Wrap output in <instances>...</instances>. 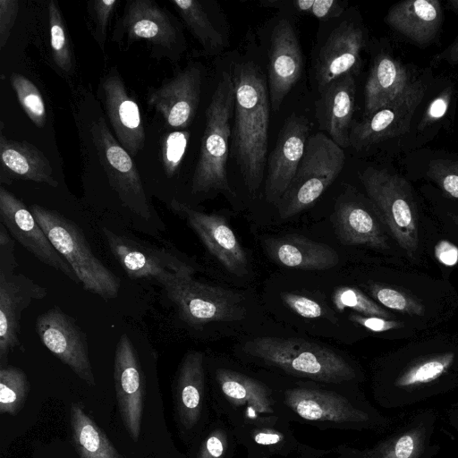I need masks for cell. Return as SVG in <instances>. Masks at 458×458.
<instances>
[{"label":"cell","mask_w":458,"mask_h":458,"mask_svg":"<svg viewBox=\"0 0 458 458\" xmlns=\"http://www.w3.org/2000/svg\"><path fill=\"white\" fill-rule=\"evenodd\" d=\"M117 3V0H97L91 3L95 21L94 37L102 50L105 47L108 22Z\"/></svg>","instance_id":"cell-48"},{"label":"cell","mask_w":458,"mask_h":458,"mask_svg":"<svg viewBox=\"0 0 458 458\" xmlns=\"http://www.w3.org/2000/svg\"><path fill=\"white\" fill-rule=\"evenodd\" d=\"M105 108L118 142L136 156L145 145V131L137 102L128 94L117 73L111 72L102 81Z\"/></svg>","instance_id":"cell-27"},{"label":"cell","mask_w":458,"mask_h":458,"mask_svg":"<svg viewBox=\"0 0 458 458\" xmlns=\"http://www.w3.org/2000/svg\"><path fill=\"white\" fill-rule=\"evenodd\" d=\"M42 344L88 385H96L85 333L75 319L55 306L36 320Z\"/></svg>","instance_id":"cell-16"},{"label":"cell","mask_w":458,"mask_h":458,"mask_svg":"<svg viewBox=\"0 0 458 458\" xmlns=\"http://www.w3.org/2000/svg\"><path fill=\"white\" fill-rule=\"evenodd\" d=\"M332 301L338 311L350 309L364 316H375L386 318H404L398 314L387 310L369 297L363 291L356 287H338L333 293Z\"/></svg>","instance_id":"cell-42"},{"label":"cell","mask_w":458,"mask_h":458,"mask_svg":"<svg viewBox=\"0 0 458 458\" xmlns=\"http://www.w3.org/2000/svg\"><path fill=\"white\" fill-rule=\"evenodd\" d=\"M47 10L53 60L64 72L70 73L73 70V57L64 21L56 2L50 1Z\"/></svg>","instance_id":"cell-43"},{"label":"cell","mask_w":458,"mask_h":458,"mask_svg":"<svg viewBox=\"0 0 458 458\" xmlns=\"http://www.w3.org/2000/svg\"><path fill=\"white\" fill-rule=\"evenodd\" d=\"M333 222L344 245L362 246L391 263L409 264L371 201L369 206L360 201L337 204Z\"/></svg>","instance_id":"cell-15"},{"label":"cell","mask_w":458,"mask_h":458,"mask_svg":"<svg viewBox=\"0 0 458 458\" xmlns=\"http://www.w3.org/2000/svg\"><path fill=\"white\" fill-rule=\"evenodd\" d=\"M192 458H233L239 445L232 427L216 417L198 434Z\"/></svg>","instance_id":"cell-37"},{"label":"cell","mask_w":458,"mask_h":458,"mask_svg":"<svg viewBox=\"0 0 458 458\" xmlns=\"http://www.w3.org/2000/svg\"><path fill=\"white\" fill-rule=\"evenodd\" d=\"M47 289L23 274L0 273V360L1 367L11 351L20 346L23 310L34 300H41Z\"/></svg>","instance_id":"cell-24"},{"label":"cell","mask_w":458,"mask_h":458,"mask_svg":"<svg viewBox=\"0 0 458 458\" xmlns=\"http://www.w3.org/2000/svg\"><path fill=\"white\" fill-rule=\"evenodd\" d=\"M321 93L319 107L325 130L342 148L350 147L355 109L354 74L349 73L335 80Z\"/></svg>","instance_id":"cell-31"},{"label":"cell","mask_w":458,"mask_h":458,"mask_svg":"<svg viewBox=\"0 0 458 458\" xmlns=\"http://www.w3.org/2000/svg\"><path fill=\"white\" fill-rule=\"evenodd\" d=\"M364 46V30L353 21L343 22L329 34L316 64V79L321 92L335 80L354 74Z\"/></svg>","instance_id":"cell-26"},{"label":"cell","mask_w":458,"mask_h":458,"mask_svg":"<svg viewBox=\"0 0 458 458\" xmlns=\"http://www.w3.org/2000/svg\"><path fill=\"white\" fill-rule=\"evenodd\" d=\"M14 241L5 226L0 223V273L16 272L18 263Z\"/></svg>","instance_id":"cell-50"},{"label":"cell","mask_w":458,"mask_h":458,"mask_svg":"<svg viewBox=\"0 0 458 458\" xmlns=\"http://www.w3.org/2000/svg\"><path fill=\"white\" fill-rule=\"evenodd\" d=\"M436 415L417 414L406 425L374 445L356 448L346 444L335 447V458H429L436 452L432 445Z\"/></svg>","instance_id":"cell-19"},{"label":"cell","mask_w":458,"mask_h":458,"mask_svg":"<svg viewBox=\"0 0 458 458\" xmlns=\"http://www.w3.org/2000/svg\"><path fill=\"white\" fill-rule=\"evenodd\" d=\"M268 257L276 263L301 270H326L339 262L331 246L297 234H286L265 241Z\"/></svg>","instance_id":"cell-29"},{"label":"cell","mask_w":458,"mask_h":458,"mask_svg":"<svg viewBox=\"0 0 458 458\" xmlns=\"http://www.w3.org/2000/svg\"><path fill=\"white\" fill-rule=\"evenodd\" d=\"M90 132L109 183L123 204L141 218L150 219L151 205L131 155L114 139L103 117L92 123Z\"/></svg>","instance_id":"cell-14"},{"label":"cell","mask_w":458,"mask_h":458,"mask_svg":"<svg viewBox=\"0 0 458 458\" xmlns=\"http://www.w3.org/2000/svg\"><path fill=\"white\" fill-rule=\"evenodd\" d=\"M330 452H331L330 450L317 449L315 447L310 446V445H305L301 442L297 453L299 454V458H324ZM247 458H271V457H266V456H261V455H258V454H248Z\"/></svg>","instance_id":"cell-53"},{"label":"cell","mask_w":458,"mask_h":458,"mask_svg":"<svg viewBox=\"0 0 458 458\" xmlns=\"http://www.w3.org/2000/svg\"><path fill=\"white\" fill-rule=\"evenodd\" d=\"M205 358L189 351L180 364L174 388L175 410L182 430L192 437L209 422Z\"/></svg>","instance_id":"cell-21"},{"label":"cell","mask_w":458,"mask_h":458,"mask_svg":"<svg viewBox=\"0 0 458 458\" xmlns=\"http://www.w3.org/2000/svg\"><path fill=\"white\" fill-rule=\"evenodd\" d=\"M385 22L394 31L422 48L437 39L444 22L438 0H406L392 5Z\"/></svg>","instance_id":"cell-28"},{"label":"cell","mask_w":458,"mask_h":458,"mask_svg":"<svg viewBox=\"0 0 458 458\" xmlns=\"http://www.w3.org/2000/svg\"><path fill=\"white\" fill-rule=\"evenodd\" d=\"M201 71L191 65L170 81L148 93V104L155 108L174 128L188 127L200 99Z\"/></svg>","instance_id":"cell-25"},{"label":"cell","mask_w":458,"mask_h":458,"mask_svg":"<svg viewBox=\"0 0 458 458\" xmlns=\"http://www.w3.org/2000/svg\"><path fill=\"white\" fill-rule=\"evenodd\" d=\"M432 215L458 241V201L444 197L431 185L423 190Z\"/></svg>","instance_id":"cell-45"},{"label":"cell","mask_w":458,"mask_h":458,"mask_svg":"<svg viewBox=\"0 0 458 458\" xmlns=\"http://www.w3.org/2000/svg\"><path fill=\"white\" fill-rule=\"evenodd\" d=\"M344 161V148L329 136L310 135L296 174L276 204L279 217L291 218L311 206L340 174Z\"/></svg>","instance_id":"cell-10"},{"label":"cell","mask_w":458,"mask_h":458,"mask_svg":"<svg viewBox=\"0 0 458 458\" xmlns=\"http://www.w3.org/2000/svg\"><path fill=\"white\" fill-rule=\"evenodd\" d=\"M281 299L290 310L302 318H318L323 315L320 304L306 296L284 293Z\"/></svg>","instance_id":"cell-49"},{"label":"cell","mask_w":458,"mask_h":458,"mask_svg":"<svg viewBox=\"0 0 458 458\" xmlns=\"http://www.w3.org/2000/svg\"><path fill=\"white\" fill-rule=\"evenodd\" d=\"M415 77L390 52L377 53L373 58L364 89L365 116L387 106Z\"/></svg>","instance_id":"cell-30"},{"label":"cell","mask_w":458,"mask_h":458,"mask_svg":"<svg viewBox=\"0 0 458 458\" xmlns=\"http://www.w3.org/2000/svg\"><path fill=\"white\" fill-rule=\"evenodd\" d=\"M366 294L387 310L415 324L423 333L437 330L458 311V292L410 264H391L363 284Z\"/></svg>","instance_id":"cell-3"},{"label":"cell","mask_w":458,"mask_h":458,"mask_svg":"<svg viewBox=\"0 0 458 458\" xmlns=\"http://www.w3.org/2000/svg\"><path fill=\"white\" fill-rule=\"evenodd\" d=\"M19 10L17 0H0V48L6 45Z\"/></svg>","instance_id":"cell-51"},{"label":"cell","mask_w":458,"mask_h":458,"mask_svg":"<svg viewBox=\"0 0 458 458\" xmlns=\"http://www.w3.org/2000/svg\"><path fill=\"white\" fill-rule=\"evenodd\" d=\"M0 222L12 237L40 262L63 273L76 284V274L55 249L31 211L15 195L0 187Z\"/></svg>","instance_id":"cell-17"},{"label":"cell","mask_w":458,"mask_h":458,"mask_svg":"<svg viewBox=\"0 0 458 458\" xmlns=\"http://www.w3.org/2000/svg\"><path fill=\"white\" fill-rule=\"evenodd\" d=\"M232 76L235 91L233 150L244 184L254 195L267 166L270 100L265 77L254 63L237 64Z\"/></svg>","instance_id":"cell-5"},{"label":"cell","mask_w":458,"mask_h":458,"mask_svg":"<svg viewBox=\"0 0 458 458\" xmlns=\"http://www.w3.org/2000/svg\"><path fill=\"white\" fill-rule=\"evenodd\" d=\"M170 206L187 221L207 250L226 270L236 276L249 274L247 254L225 217L196 210L176 199H173Z\"/></svg>","instance_id":"cell-18"},{"label":"cell","mask_w":458,"mask_h":458,"mask_svg":"<svg viewBox=\"0 0 458 458\" xmlns=\"http://www.w3.org/2000/svg\"><path fill=\"white\" fill-rule=\"evenodd\" d=\"M108 247L129 277L152 280L164 288L182 277H192L194 267L178 254L103 228Z\"/></svg>","instance_id":"cell-12"},{"label":"cell","mask_w":458,"mask_h":458,"mask_svg":"<svg viewBox=\"0 0 458 458\" xmlns=\"http://www.w3.org/2000/svg\"><path fill=\"white\" fill-rule=\"evenodd\" d=\"M445 6L458 14V0H447L445 2Z\"/></svg>","instance_id":"cell-55"},{"label":"cell","mask_w":458,"mask_h":458,"mask_svg":"<svg viewBox=\"0 0 458 458\" xmlns=\"http://www.w3.org/2000/svg\"><path fill=\"white\" fill-rule=\"evenodd\" d=\"M171 3L205 51L208 54H217L224 48L225 38L200 2L174 0Z\"/></svg>","instance_id":"cell-36"},{"label":"cell","mask_w":458,"mask_h":458,"mask_svg":"<svg viewBox=\"0 0 458 458\" xmlns=\"http://www.w3.org/2000/svg\"><path fill=\"white\" fill-rule=\"evenodd\" d=\"M114 382L121 419L131 438L137 442L144 407L143 374L136 350L125 334L115 348Z\"/></svg>","instance_id":"cell-22"},{"label":"cell","mask_w":458,"mask_h":458,"mask_svg":"<svg viewBox=\"0 0 458 458\" xmlns=\"http://www.w3.org/2000/svg\"><path fill=\"white\" fill-rule=\"evenodd\" d=\"M454 100L455 89L452 84L440 89L428 100L415 126L413 136L416 137L412 148L420 147L435 137L451 114V104Z\"/></svg>","instance_id":"cell-39"},{"label":"cell","mask_w":458,"mask_h":458,"mask_svg":"<svg viewBox=\"0 0 458 458\" xmlns=\"http://www.w3.org/2000/svg\"><path fill=\"white\" fill-rule=\"evenodd\" d=\"M190 133L187 131H174L164 137L161 147L163 167L167 177H172L184 156Z\"/></svg>","instance_id":"cell-46"},{"label":"cell","mask_w":458,"mask_h":458,"mask_svg":"<svg viewBox=\"0 0 458 458\" xmlns=\"http://www.w3.org/2000/svg\"><path fill=\"white\" fill-rule=\"evenodd\" d=\"M235 436L248 454L266 457H286L298 452L301 444L291 428V423L255 426Z\"/></svg>","instance_id":"cell-34"},{"label":"cell","mask_w":458,"mask_h":458,"mask_svg":"<svg viewBox=\"0 0 458 458\" xmlns=\"http://www.w3.org/2000/svg\"><path fill=\"white\" fill-rule=\"evenodd\" d=\"M163 289L181 318L192 326L240 320L246 312L241 294L192 277L179 278Z\"/></svg>","instance_id":"cell-13"},{"label":"cell","mask_w":458,"mask_h":458,"mask_svg":"<svg viewBox=\"0 0 458 458\" xmlns=\"http://www.w3.org/2000/svg\"><path fill=\"white\" fill-rule=\"evenodd\" d=\"M272 387L285 417L320 430H372L389 421L358 389L355 383H322L281 376L262 377Z\"/></svg>","instance_id":"cell-2"},{"label":"cell","mask_w":458,"mask_h":458,"mask_svg":"<svg viewBox=\"0 0 458 458\" xmlns=\"http://www.w3.org/2000/svg\"><path fill=\"white\" fill-rule=\"evenodd\" d=\"M293 4L300 13L321 20L338 17L344 10V3L337 0H295Z\"/></svg>","instance_id":"cell-47"},{"label":"cell","mask_w":458,"mask_h":458,"mask_svg":"<svg viewBox=\"0 0 458 458\" xmlns=\"http://www.w3.org/2000/svg\"><path fill=\"white\" fill-rule=\"evenodd\" d=\"M349 319L370 333L394 340H410L423 334L415 324L404 318H386L356 313L351 314Z\"/></svg>","instance_id":"cell-41"},{"label":"cell","mask_w":458,"mask_h":458,"mask_svg":"<svg viewBox=\"0 0 458 458\" xmlns=\"http://www.w3.org/2000/svg\"><path fill=\"white\" fill-rule=\"evenodd\" d=\"M302 70L303 56L295 30L288 20L282 19L272 30L268 63L269 100L274 111L279 110Z\"/></svg>","instance_id":"cell-23"},{"label":"cell","mask_w":458,"mask_h":458,"mask_svg":"<svg viewBox=\"0 0 458 458\" xmlns=\"http://www.w3.org/2000/svg\"><path fill=\"white\" fill-rule=\"evenodd\" d=\"M10 80L17 99L27 116L37 127L43 128L47 122L46 106L37 86L20 73H12Z\"/></svg>","instance_id":"cell-44"},{"label":"cell","mask_w":458,"mask_h":458,"mask_svg":"<svg viewBox=\"0 0 458 458\" xmlns=\"http://www.w3.org/2000/svg\"><path fill=\"white\" fill-rule=\"evenodd\" d=\"M441 62L452 66L458 64V35L448 47L432 57V63Z\"/></svg>","instance_id":"cell-52"},{"label":"cell","mask_w":458,"mask_h":458,"mask_svg":"<svg viewBox=\"0 0 458 458\" xmlns=\"http://www.w3.org/2000/svg\"><path fill=\"white\" fill-rule=\"evenodd\" d=\"M0 159L2 166L19 178L52 187L58 185L50 162L41 150L30 142L7 139L1 132Z\"/></svg>","instance_id":"cell-33"},{"label":"cell","mask_w":458,"mask_h":458,"mask_svg":"<svg viewBox=\"0 0 458 458\" xmlns=\"http://www.w3.org/2000/svg\"><path fill=\"white\" fill-rule=\"evenodd\" d=\"M70 423L80 458H123L104 431L78 403L71 405Z\"/></svg>","instance_id":"cell-35"},{"label":"cell","mask_w":458,"mask_h":458,"mask_svg":"<svg viewBox=\"0 0 458 458\" xmlns=\"http://www.w3.org/2000/svg\"><path fill=\"white\" fill-rule=\"evenodd\" d=\"M30 210L83 288L105 300L115 298L118 277L95 256L80 227L55 210L38 205H31Z\"/></svg>","instance_id":"cell-9"},{"label":"cell","mask_w":458,"mask_h":458,"mask_svg":"<svg viewBox=\"0 0 458 458\" xmlns=\"http://www.w3.org/2000/svg\"><path fill=\"white\" fill-rule=\"evenodd\" d=\"M123 25L131 41L146 39L171 48L177 39V30L170 17L150 0L129 2L124 10Z\"/></svg>","instance_id":"cell-32"},{"label":"cell","mask_w":458,"mask_h":458,"mask_svg":"<svg viewBox=\"0 0 458 458\" xmlns=\"http://www.w3.org/2000/svg\"><path fill=\"white\" fill-rule=\"evenodd\" d=\"M419 174L445 198L458 201V156L432 152L422 158Z\"/></svg>","instance_id":"cell-38"},{"label":"cell","mask_w":458,"mask_h":458,"mask_svg":"<svg viewBox=\"0 0 458 458\" xmlns=\"http://www.w3.org/2000/svg\"><path fill=\"white\" fill-rule=\"evenodd\" d=\"M431 81L428 72L415 77L387 106L353 123L350 131V146L358 151L367 150L408 134L417 112L426 100Z\"/></svg>","instance_id":"cell-11"},{"label":"cell","mask_w":458,"mask_h":458,"mask_svg":"<svg viewBox=\"0 0 458 458\" xmlns=\"http://www.w3.org/2000/svg\"><path fill=\"white\" fill-rule=\"evenodd\" d=\"M448 417L450 425L458 432V405L449 410Z\"/></svg>","instance_id":"cell-54"},{"label":"cell","mask_w":458,"mask_h":458,"mask_svg":"<svg viewBox=\"0 0 458 458\" xmlns=\"http://www.w3.org/2000/svg\"><path fill=\"white\" fill-rule=\"evenodd\" d=\"M30 391V382L24 371L13 366L0 369V411L15 415L23 406Z\"/></svg>","instance_id":"cell-40"},{"label":"cell","mask_w":458,"mask_h":458,"mask_svg":"<svg viewBox=\"0 0 458 458\" xmlns=\"http://www.w3.org/2000/svg\"><path fill=\"white\" fill-rule=\"evenodd\" d=\"M458 389V333L419 335L388 353L373 381L376 402L386 408L411 405Z\"/></svg>","instance_id":"cell-1"},{"label":"cell","mask_w":458,"mask_h":458,"mask_svg":"<svg viewBox=\"0 0 458 458\" xmlns=\"http://www.w3.org/2000/svg\"><path fill=\"white\" fill-rule=\"evenodd\" d=\"M309 122L292 114L281 128L267 165L265 196L267 202L276 204L291 184L304 154L309 138Z\"/></svg>","instance_id":"cell-20"},{"label":"cell","mask_w":458,"mask_h":458,"mask_svg":"<svg viewBox=\"0 0 458 458\" xmlns=\"http://www.w3.org/2000/svg\"><path fill=\"white\" fill-rule=\"evenodd\" d=\"M360 179L404 259L415 267L424 266L435 223L426 216L409 180L398 172L374 166L365 168Z\"/></svg>","instance_id":"cell-4"},{"label":"cell","mask_w":458,"mask_h":458,"mask_svg":"<svg viewBox=\"0 0 458 458\" xmlns=\"http://www.w3.org/2000/svg\"><path fill=\"white\" fill-rule=\"evenodd\" d=\"M211 378L213 410L235 435L255 426L291 423L262 377L222 365L213 369Z\"/></svg>","instance_id":"cell-7"},{"label":"cell","mask_w":458,"mask_h":458,"mask_svg":"<svg viewBox=\"0 0 458 458\" xmlns=\"http://www.w3.org/2000/svg\"><path fill=\"white\" fill-rule=\"evenodd\" d=\"M234 104L232 73L223 72L206 110V125L191 182L193 193L220 191L234 195L227 175L231 118L234 114Z\"/></svg>","instance_id":"cell-8"},{"label":"cell","mask_w":458,"mask_h":458,"mask_svg":"<svg viewBox=\"0 0 458 458\" xmlns=\"http://www.w3.org/2000/svg\"><path fill=\"white\" fill-rule=\"evenodd\" d=\"M242 351L281 377L334 384H358L363 379L360 369L342 354L301 338L256 337Z\"/></svg>","instance_id":"cell-6"}]
</instances>
